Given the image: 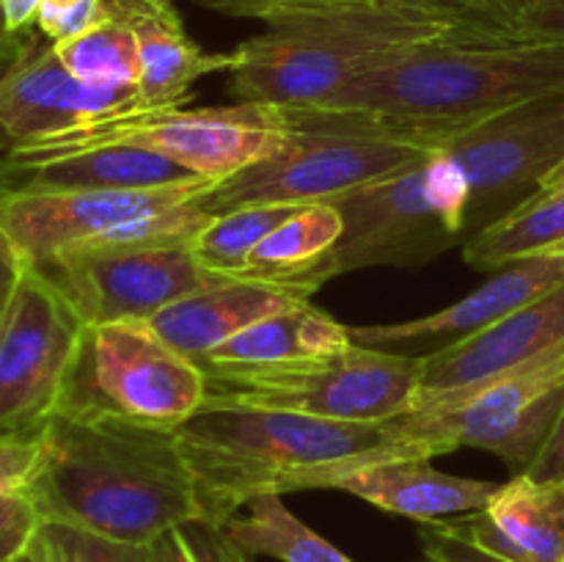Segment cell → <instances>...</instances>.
Segmentation results:
<instances>
[{
    "label": "cell",
    "instance_id": "6da1fadb",
    "mask_svg": "<svg viewBox=\"0 0 564 562\" xmlns=\"http://www.w3.org/2000/svg\"><path fill=\"white\" fill-rule=\"evenodd\" d=\"M554 91H564V44L455 39L391 55L323 105L279 110L286 127H330L435 149L477 121Z\"/></svg>",
    "mask_w": 564,
    "mask_h": 562
},
{
    "label": "cell",
    "instance_id": "7a4b0ae2",
    "mask_svg": "<svg viewBox=\"0 0 564 562\" xmlns=\"http://www.w3.org/2000/svg\"><path fill=\"white\" fill-rule=\"evenodd\" d=\"M42 444L25 488L42 521L135 545L207 521L176 430L53 413Z\"/></svg>",
    "mask_w": 564,
    "mask_h": 562
},
{
    "label": "cell",
    "instance_id": "3957f363",
    "mask_svg": "<svg viewBox=\"0 0 564 562\" xmlns=\"http://www.w3.org/2000/svg\"><path fill=\"white\" fill-rule=\"evenodd\" d=\"M463 33V14L441 0H314L231 50L229 94L246 105L314 108L391 55Z\"/></svg>",
    "mask_w": 564,
    "mask_h": 562
},
{
    "label": "cell",
    "instance_id": "277c9868",
    "mask_svg": "<svg viewBox=\"0 0 564 562\" xmlns=\"http://www.w3.org/2000/svg\"><path fill=\"white\" fill-rule=\"evenodd\" d=\"M204 518L224 527L262 494H292L317 468L339 466L394 441L383 424L334 422L279 408L204 402L176 428Z\"/></svg>",
    "mask_w": 564,
    "mask_h": 562
},
{
    "label": "cell",
    "instance_id": "5b68a950",
    "mask_svg": "<svg viewBox=\"0 0 564 562\" xmlns=\"http://www.w3.org/2000/svg\"><path fill=\"white\" fill-rule=\"evenodd\" d=\"M330 204L345 220L330 253L336 275L361 268H419L466 242L468 182L441 149Z\"/></svg>",
    "mask_w": 564,
    "mask_h": 562
},
{
    "label": "cell",
    "instance_id": "8992f818",
    "mask_svg": "<svg viewBox=\"0 0 564 562\" xmlns=\"http://www.w3.org/2000/svg\"><path fill=\"white\" fill-rule=\"evenodd\" d=\"M207 400V372L147 320L86 325L55 413L176 430Z\"/></svg>",
    "mask_w": 564,
    "mask_h": 562
},
{
    "label": "cell",
    "instance_id": "52a82bcc",
    "mask_svg": "<svg viewBox=\"0 0 564 562\" xmlns=\"http://www.w3.org/2000/svg\"><path fill=\"white\" fill-rule=\"evenodd\" d=\"M290 130L279 108L235 102L229 108H132L39 138L3 158V174L77 149L127 143L158 152L193 174L220 182L273 154Z\"/></svg>",
    "mask_w": 564,
    "mask_h": 562
},
{
    "label": "cell",
    "instance_id": "ba28073f",
    "mask_svg": "<svg viewBox=\"0 0 564 562\" xmlns=\"http://www.w3.org/2000/svg\"><path fill=\"white\" fill-rule=\"evenodd\" d=\"M564 411V347L527 369L455 397L444 406L405 411L386 422L394 444L422 457L474 446L523 474L543 452Z\"/></svg>",
    "mask_w": 564,
    "mask_h": 562
},
{
    "label": "cell",
    "instance_id": "9c48e42d",
    "mask_svg": "<svg viewBox=\"0 0 564 562\" xmlns=\"http://www.w3.org/2000/svg\"><path fill=\"white\" fill-rule=\"evenodd\" d=\"M424 358L361 347L345 353L253 369L207 375V400L279 408L334 422L383 424L411 411Z\"/></svg>",
    "mask_w": 564,
    "mask_h": 562
},
{
    "label": "cell",
    "instance_id": "30bf717a",
    "mask_svg": "<svg viewBox=\"0 0 564 562\" xmlns=\"http://www.w3.org/2000/svg\"><path fill=\"white\" fill-rule=\"evenodd\" d=\"M290 136L268 158L213 182L193 207L218 218L251 204H314L334 202L345 193L378 182L416 163L430 149L391 138L330 127H286Z\"/></svg>",
    "mask_w": 564,
    "mask_h": 562
},
{
    "label": "cell",
    "instance_id": "8fae6325",
    "mask_svg": "<svg viewBox=\"0 0 564 562\" xmlns=\"http://www.w3.org/2000/svg\"><path fill=\"white\" fill-rule=\"evenodd\" d=\"M191 242L185 237L97 242L58 253L36 270L86 325L149 320L193 292L229 281L204 268Z\"/></svg>",
    "mask_w": 564,
    "mask_h": 562
},
{
    "label": "cell",
    "instance_id": "7c38bea8",
    "mask_svg": "<svg viewBox=\"0 0 564 562\" xmlns=\"http://www.w3.org/2000/svg\"><path fill=\"white\" fill-rule=\"evenodd\" d=\"M435 149L466 174L468 240L532 198L543 176L564 160V91L501 110L444 138Z\"/></svg>",
    "mask_w": 564,
    "mask_h": 562
},
{
    "label": "cell",
    "instance_id": "4fadbf2b",
    "mask_svg": "<svg viewBox=\"0 0 564 562\" xmlns=\"http://www.w3.org/2000/svg\"><path fill=\"white\" fill-rule=\"evenodd\" d=\"M83 328L47 275L22 270L0 325V435L39 433L53 417Z\"/></svg>",
    "mask_w": 564,
    "mask_h": 562
},
{
    "label": "cell",
    "instance_id": "5bb4252c",
    "mask_svg": "<svg viewBox=\"0 0 564 562\" xmlns=\"http://www.w3.org/2000/svg\"><path fill=\"white\" fill-rule=\"evenodd\" d=\"M213 182L152 191H0V237L25 268H39L72 248L119 237L143 218L187 204Z\"/></svg>",
    "mask_w": 564,
    "mask_h": 562
},
{
    "label": "cell",
    "instance_id": "9a60e30c",
    "mask_svg": "<svg viewBox=\"0 0 564 562\" xmlns=\"http://www.w3.org/2000/svg\"><path fill=\"white\" fill-rule=\"evenodd\" d=\"M560 287H564V251L523 257L494 270V275L477 290L438 312L402 323L350 325V339L372 350L419 358L433 356L551 295Z\"/></svg>",
    "mask_w": 564,
    "mask_h": 562
},
{
    "label": "cell",
    "instance_id": "2e32d148",
    "mask_svg": "<svg viewBox=\"0 0 564 562\" xmlns=\"http://www.w3.org/2000/svg\"><path fill=\"white\" fill-rule=\"evenodd\" d=\"M564 347V287L518 309L479 334L424 356L419 378V408L444 406L455 397L527 369Z\"/></svg>",
    "mask_w": 564,
    "mask_h": 562
},
{
    "label": "cell",
    "instance_id": "e0dca14e",
    "mask_svg": "<svg viewBox=\"0 0 564 562\" xmlns=\"http://www.w3.org/2000/svg\"><path fill=\"white\" fill-rule=\"evenodd\" d=\"M312 488L345 490L391 516L438 523L444 518H460L485 510L499 485L446 474L435 468L430 457L413 455L402 444H391L386 450L339 463V466L317 468L303 479L301 490Z\"/></svg>",
    "mask_w": 564,
    "mask_h": 562
},
{
    "label": "cell",
    "instance_id": "ac0fdd59",
    "mask_svg": "<svg viewBox=\"0 0 564 562\" xmlns=\"http://www.w3.org/2000/svg\"><path fill=\"white\" fill-rule=\"evenodd\" d=\"M143 108L135 88L86 86L66 72L53 44H33L0 80V158L102 116Z\"/></svg>",
    "mask_w": 564,
    "mask_h": 562
},
{
    "label": "cell",
    "instance_id": "d6986e66",
    "mask_svg": "<svg viewBox=\"0 0 564 562\" xmlns=\"http://www.w3.org/2000/svg\"><path fill=\"white\" fill-rule=\"evenodd\" d=\"M108 9L138 42L135 94L143 108H185L198 77L231 69V53H207L187 36L174 0H108Z\"/></svg>",
    "mask_w": 564,
    "mask_h": 562
},
{
    "label": "cell",
    "instance_id": "ffe728a7",
    "mask_svg": "<svg viewBox=\"0 0 564 562\" xmlns=\"http://www.w3.org/2000/svg\"><path fill=\"white\" fill-rule=\"evenodd\" d=\"M444 523L501 560L564 562V483L516 474L485 510Z\"/></svg>",
    "mask_w": 564,
    "mask_h": 562
},
{
    "label": "cell",
    "instance_id": "44dd1931",
    "mask_svg": "<svg viewBox=\"0 0 564 562\" xmlns=\"http://www.w3.org/2000/svg\"><path fill=\"white\" fill-rule=\"evenodd\" d=\"M306 303L290 292L257 284V281L229 279L209 290L193 292L149 317V328L191 361L202 364L215 347L224 345L242 328L281 309Z\"/></svg>",
    "mask_w": 564,
    "mask_h": 562
},
{
    "label": "cell",
    "instance_id": "7402d4cb",
    "mask_svg": "<svg viewBox=\"0 0 564 562\" xmlns=\"http://www.w3.org/2000/svg\"><path fill=\"white\" fill-rule=\"evenodd\" d=\"M341 231L345 220L334 204H301L248 253L246 264L231 279L257 281L308 301L325 281L336 279L330 253Z\"/></svg>",
    "mask_w": 564,
    "mask_h": 562
},
{
    "label": "cell",
    "instance_id": "603a6c76",
    "mask_svg": "<svg viewBox=\"0 0 564 562\" xmlns=\"http://www.w3.org/2000/svg\"><path fill=\"white\" fill-rule=\"evenodd\" d=\"M347 347H352L350 328L306 301L251 323L215 347L198 367L207 375L253 372L336 356Z\"/></svg>",
    "mask_w": 564,
    "mask_h": 562
},
{
    "label": "cell",
    "instance_id": "cb8c5ba5",
    "mask_svg": "<svg viewBox=\"0 0 564 562\" xmlns=\"http://www.w3.org/2000/svg\"><path fill=\"white\" fill-rule=\"evenodd\" d=\"M11 176L17 185L3 191H152L204 180L163 154L127 143L77 149L11 171Z\"/></svg>",
    "mask_w": 564,
    "mask_h": 562
},
{
    "label": "cell",
    "instance_id": "d4e9b609",
    "mask_svg": "<svg viewBox=\"0 0 564 562\" xmlns=\"http://www.w3.org/2000/svg\"><path fill=\"white\" fill-rule=\"evenodd\" d=\"M551 251H564V191H538L463 242V259L485 273Z\"/></svg>",
    "mask_w": 564,
    "mask_h": 562
},
{
    "label": "cell",
    "instance_id": "484cf974",
    "mask_svg": "<svg viewBox=\"0 0 564 562\" xmlns=\"http://www.w3.org/2000/svg\"><path fill=\"white\" fill-rule=\"evenodd\" d=\"M224 534L248 556L279 562H356L301 521L281 494H262L224 523Z\"/></svg>",
    "mask_w": 564,
    "mask_h": 562
},
{
    "label": "cell",
    "instance_id": "4316f807",
    "mask_svg": "<svg viewBox=\"0 0 564 562\" xmlns=\"http://www.w3.org/2000/svg\"><path fill=\"white\" fill-rule=\"evenodd\" d=\"M55 55L69 75L97 88H135L141 77L138 42L130 28L116 17L91 31L53 44Z\"/></svg>",
    "mask_w": 564,
    "mask_h": 562
},
{
    "label": "cell",
    "instance_id": "83f0119b",
    "mask_svg": "<svg viewBox=\"0 0 564 562\" xmlns=\"http://www.w3.org/2000/svg\"><path fill=\"white\" fill-rule=\"evenodd\" d=\"M297 207L301 204H251L218 215L193 237V253L207 270L231 279L246 264L248 253Z\"/></svg>",
    "mask_w": 564,
    "mask_h": 562
},
{
    "label": "cell",
    "instance_id": "f1b7e54d",
    "mask_svg": "<svg viewBox=\"0 0 564 562\" xmlns=\"http://www.w3.org/2000/svg\"><path fill=\"white\" fill-rule=\"evenodd\" d=\"M31 551L39 562H152L149 545L121 543L55 521H39Z\"/></svg>",
    "mask_w": 564,
    "mask_h": 562
},
{
    "label": "cell",
    "instance_id": "f546056e",
    "mask_svg": "<svg viewBox=\"0 0 564 562\" xmlns=\"http://www.w3.org/2000/svg\"><path fill=\"white\" fill-rule=\"evenodd\" d=\"M110 20L108 0H44L39 9L36 28L50 44L66 42Z\"/></svg>",
    "mask_w": 564,
    "mask_h": 562
},
{
    "label": "cell",
    "instance_id": "4dcf8cb0",
    "mask_svg": "<svg viewBox=\"0 0 564 562\" xmlns=\"http://www.w3.org/2000/svg\"><path fill=\"white\" fill-rule=\"evenodd\" d=\"M39 521L42 518L25 490L0 496V562H14L31 545Z\"/></svg>",
    "mask_w": 564,
    "mask_h": 562
},
{
    "label": "cell",
    "instance_id": "1f68e13d",
    "mask_svg": "<svg viewBox=\"0 0 564 562\" xmlns=\"http://www.w3.org/2000/svg\"><path fill=\"white\" fill-rule=\"evenodd\" d=\"M42 430L22 435H0V496L25 490L42 463Z\"/></svg>",
    "mask_w": 564,
    "mask_h": 562
},
{
    "label": "cell",
    "instance_id": "d6a6232c",
    "mask_svg": "<svg viewBox=\"0 0 564 562\" xmlns=\"http://www.w3.org/2000/svg\"><path fill=\"white\" fill-rule=\"evenodd\" d=\"M422 543H424V554L438 556V560L444 562H510L490 554V551L479 549L477 543L463 538L460 532L446 527L444 521L427 523V529L422 532Z\"/></svg>",
    "mask_w": 564,
    "mask_h": 562
},
{
    "label": "cell",
    "instance_id": "836d02e7",
    "mask_svg": "<svg viewBox=\"0 0 564 562\" xmlns=\"http://www.w3.org/2000/svg\"><path fill=\"white\" fill-rule=\"evenodd\" d=\"M516 39L564 44V0H538L516 22Z\"/></svg>",
    "mask_w": 564,
    "mask_h": 562
},
{
    "label": "cell",
    "instance_id": "e575fe53",
    "mask_svg": "<svg viewBox=\"0 0 564 562\" xmlns=\"http://www.w3.org/2000/svg\"><path fill=\"white\" fill-rule=\"evenodd\" d=\"M185 538L191 540L193 551L202 562H251L235 543L224 534V529L209 521H193L182 527Z\"/></svg>",
    "mask_w": 564,
    "mask_h": 562
},
{
    "label": "cell",
    "instance_id": "d590c367",
    "mask_svg": "<svg viewBox=\"0 0 564 562\" xmlns=\"http://www.w3.org/2000/svg\"><path fill=\"white\" fill-rule=\"evenodd\" d=\"M523 474L534 479H554V483H564V411L560 413V422H556L554 433L545 441L543 452L534 457L532 466Z\"/></svg>",
    "mask_w": 564,
    "mask_h": 562
},
{
    "label": "cell",
    "instance_id": "8d00e7d4",
    "mask_svg": "<svg viewBox=\"0 0 564 562\" xmlns=\"http://www.w3.org/2000/svg\"><path fill=\"white\" fill-rule=\"evenodd\" d=\"M149 554H152V562H202L196 556V551H193L191 540L182 532V527L169 529L158 540H152L149 543Z\"/></svg>",
    "mask_w": 564,
    "mask_h": 562
},
{
    "label": "cell",
    "instance_id": "74e56055",
    "mask_svg": "<svg viewBox=\"0 0 564 562\" xmlns=\"http://www.w3.org/2000/svg\"><path fill=\"white\" fill-rule=\"evenodd\" d=\"M22 270H25V264L20 262V257H17L14 251H11L9 242L0 237V325H3L6 312H9V303L11 298H14L17 284H20Z\"/></svg>",
    "mask_w": 564,
    "mask_h": 562
},
{
    "label": "cell",
    "instance_id": "f35d334b",
    "mask_svg": "<svg viewBox=\"0 0 564 562\" xmlns=\"http://www.w3.org/2000/svg\"><path fill=\"white\" fill-rule=\"evenodd\" d=\"M466 3L485 11V14H490L496 22H501V25L510 28V31L516 33V22L521 20L538 0H466Z\"/></svg>",
    "mask_w": 564,
    "mask_h": 562
},
{
    "label": "cell",
    "instance_id": "ab89813d",
    "mask_svg": "<svg viewBox=\"0 0 564 562\" xmlns=\"http://www.w3.org/2000/svg\"><path fill=\"white\" fill-rule=\"evenodd\" d=\"M6 11V20L14 33H25L28 28L36 25L39 9H42L44 0H0Z\"/></svg>",
    "mask_w": 564,
    "mask_h": 562
},
{
    "label": "cell",
    "instance_id": "60d3db41",
    "mask_svg": "<svg viewBox=\"0 0 564 562\" xmlns=\"http://www.w3.org/2000/svg\"><path fill=\"white\" fill-rule=\"evenodd\" d=\"M33 44H36V42H33V36H28V39H25V42H22V44H20V47H11V50H0V80H3V77H6V75H9V72H11V69H14V66H17V64H20V61H22V58H25V53H28V50H31V47H33Z\"/></svg>",
    "mask_w": 564,
    "mask_h": 562
},
{
    "label": "cell",
    "instance_id": "b9f144b4",
    "mask_svg": "<svg viewBox=\"0 0 564 562\" xmlns=\"http://www.w3.org/2000/svg\"><path fill=\"white\" fill-rule=\"evenodd\" d=\"M25 33H14L9 28V20H6V11L3 3H0V50H11V47H20L25 42Z\"/></svg>",
    "mask_w": 564,
    "mask_h": 562
},
{
    "label": "cell",
    "instance_id": "7bdbcfd3",
    "mask_svg": "<svg viewBox=\"0 0 564 562\" xmlns=\"http://www.w3.org/2000/svg\"><path fill=\"white\" fill-rule=\"evenodd\" d=\"M540 191H564V160L543 176V182H540Z\"/></svg>",
    "mask_w": 564,
    "mask_h": 562
},
{
    "label": "cell",
    "instance_id": "ee69618b",
    "mask_svg": "<svg viewBox=\"0 0 564 562\" xmlns=\"http://www.w3.org/2000/svg\"><path fill=\"white\" fill-rule=\"evenodd\" d=\"M14 562H39V560H36V554H33V551H31V545H28V549L22 551V554L17 556Z\"/></svg>",
    "mask_w": 564,
    "mask_h": 562
},
{
    "label": "cell",
    "instance_id": "f6af8a7d",
    "mask_svg": "<svg viewBox=\"0 0 564 562\" xmlns=\"http://www.w3.org/2000/svg\"><path fill=\"white\" fill-rule=\"evenodd\" d=\"M422 562H444V560H438V556H427V560H422Z\"/></svg>",
    "mask_w": 564,
    "mask_h": 562
}]
</instances>
